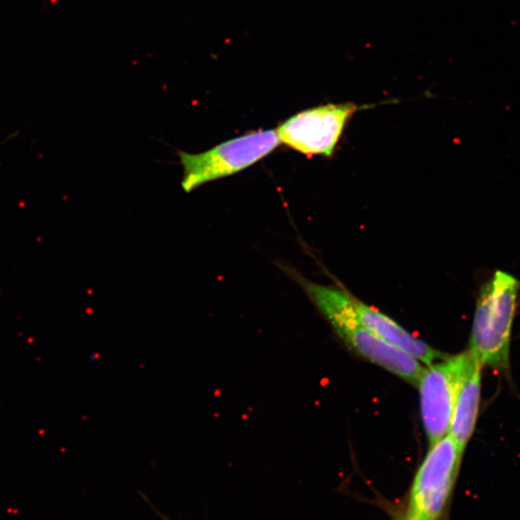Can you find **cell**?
<instances>
[{
	"label": "cell",
	"instance_id": "cell-1",
	"mask_svg": "<svg viewBox=\"0 0 520 520\" xmlns=\"http://www.w3.org/2000/svg\"><path fill=\"white\" fill-rule=\"evenodd\" d=\"M284 269L302 286L310 301L350 349L402 380L418 386L425 368L423 364L375 335L359 317L355 297L338 286L310 282L292 269Z\"/></svg>",
	"mask_w": 520,
	"mask_h": 520
},
{
	"label": "cell",
	"instance_id": "cell-2",
	"mask_svg": "<svg viewBox=\"0 0 520 520\" xmlns=\"http://www.w3.org/2000/svg\"><path fill=\"white\" fill-rule=\"evenodd\" d=\"M519 290L520 282L500 270L480 290L470 350L483 367L499 371L510 368L511 338Z\"/></svg>",
	"mask_w": 520,
	"mask_h": 520
},
{
	"label": "cell",
	"instance_id": "cell-3",
	"mask_svg": "<svg viewBox=\"0 0 520 520\" xmlns=\"http://www.w3.org/2000/svg\"><path fill=\"white\" fill-rule=\"evenodd\" d=\"M281 145L275 130H254L200 153L178 152L184 168L181 187L186 193L246 170Z\"/></svg>",
	"mask_w": 520,
	"mask_h": 520
},
{
	"label": "cell",
	"instance_id": "cell-4",
	"mask_svg": "<svg viewBox=\"0 0 520 520\" xmlns=\"http://www.w3.org/2000/svg\"><path fill=\"white\" fill-rule=\"evenodd\" d=\"M464 453L449 435L430 446L412 481L407 520H440L456 485Z\"/></svg>",
	"mask_w": 520,
	"mask_h": 520
},
{
	"label": "cell",
	"instance_id": "cell-5",
	"mask_svg": "<svg viewBox=\"0 0 520 520\" xmlns=\"http://www.w3.org/2000/svg\"><path fill=\"white\" fill-rule=\"evenodd\" d=\"M472 357V351L468 350L456 356H446L424 368L418 386L429 446L449 434L455 401Z\"/></svg>",
	"mask_w": 520,
	"mask_h": 520
},
{
	"label": "cell",
	"instance_id": "cell-6",
	"mask_svg": "<svg viewBox=\"0 0 520 520\" xmlns=\"http://www.w3.org/2000/svg\"><path fill=\"white\" fill-rule=\"evenodd\" d=\"M361 108L354 103L326 104L307 109L279 126L276 132L289 148L308 158L333 155L346 125Z\"/></svg>",
	"mask_w": 520,
	"mask_h": 520
},
{
	"label": "cell",
	"instance_id": "cell-7",
	"mask_svg": "<svg viewBox=\"0 0 520 520\" xmlns=\"http://www.w3.org/2000/svg\"><path fill=\"white\" fill-rule=\"evenodd\" d=\"M354 303L359 317L375 335L390 346L418 360L424 367L431 366L446 357L402 328L398 323L378 309L360 302L357 298H354Z\"/></svg>",
	"mask_w": 520,
	"mask_h": 520
},
{
	"label": "cell",
	"instance_id": "cell-8",
	"mask_svg": "<svg viewBox=\"0 0 520 520\" xmlns=\"http://www.w3.org/2000/svg\"><path fill=\"white\" fill-rule=\"evenodd\" d=\"M482 368L483 364L472 353L455 401L448 435L464 452L474 433L478 420Z\"/></svg>",
	"mask_w": 520,
	"mask_h": 520
},
{
	"label": "cell",
	"instance_id": "cell-9",
	"mask_svg": "<svg viewBox=\"0 0 520 520\" xmlns=\"http://www.w3.org/2000/svg\"><path fill=\"white\" fill-rule=\"evenodd\" d=\"M401 520H407V519H406V518H405V516H404V517H403Z\"/></svg>",
	"mask_w": 520,
	"mask_h": 520
}]
</instances>
